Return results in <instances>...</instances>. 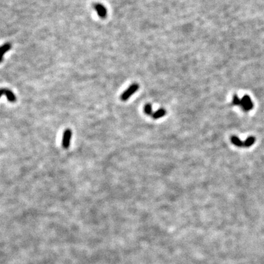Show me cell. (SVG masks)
<instances>
[{"label":"cell","instance_id":"cell-1","mask_svg":"<svg viewBox=\"0 0 264 264\" xmlns=\"http://www.w3.org/2000/svg\"><path fill=\"white\" fill-rule=\"evenodd\" d=\"M139 89V85L136 83L133 84L126 90L120 96V99L122 101H126L130 97L132 96L133 94L135 92H136Z\"/></svg>","mask_w":264,"mask_h":264},{"label":"cell","instance_id":"cell-2","mask_svg":"<svg viewBox=\"0 0 264 264\" xmlns=\"http://www.w3.org/2000/svg\"><path fill=\"white\" fill-rule=\"evenodd\" d=\"M72 131L68 129H66L62 135V147L65 149H69L71 145V141L72 139Z\"/></svg>","mask_w":264,"mask_h":264},{"label":"cell","instance_id":"cell-3","mask_svg":"<svg viewBox=\"0 0 264 264\" xmlns=\"http://www.w3.org/2000/svg\"><path fill=\"white\" fill-rule=\"evenodd\" d=\"M241 107L245 111H248L252 109L254 105L250 97L245 95L241 99Z\"/></svg>","mask_w":264,"mask_h":264},{"label":"cell","instance_id":"cell-4","mask_svg":"<svg viewBox=\"0 0 264 264\" xmlns=\"http://www.w3.org/2000/svg\"><path fill=\"white\" fill-rule=\"evenodd\" d=\"M1 95H5L8 101H9L10 102L13 103L15 102H16V96L12 92L11 90H9L8 89H1Z\"/></svg>","mask_w":264,"mask_h":264},{"label":"cell","instance_id":"cell-5","mask_svg":"<svg viewBox=\"0 0 264 264\" xmlns=\"http://www.w3.org/2000/svg\"><path fill=\"white\" fill-rule=\"evenodd\" d=\"M94 8H95L99 17H100L102 18H104V17H106L107 11V9L105 8V6L103 5H102V4H99V3L96 4Z\"/></svg>","mask_w":264,"mask_h":264},{"label":"cell","instance_id":"cell-6","mask_svg":"<svg viewBox=\"0 0 264 264\" xmlns=\"http://www.w3.org/2000/svg\"><path fill=\"white\" fill-rule=\"evenodd\" d=\"M11 48V44L9 43H6L5 44H4L1 48V62L3 61V56L4 55V54L9 51Z\"/></svg>","mask_w":264,"mask_h":264},{"label":"cell","instance_id":"cell-7","mask_svg":"<svg viewBox=\"0 0 264 264\" xmlns=\"http://www.w3.org/2000/svg\"><path fill=\"white\" fill-rule=\"evenodd\" d=\"M166 112L165 109L161 108V109H158V111H156V112L154 113V114L152 115V117H153L154 119H159L160 118L163 117L166 114Z\"/></svg>","mask_w":264,"mask_h":264},{"label":"cell","instance_id":"cell-8","mask_svg":"<svg viewBox=\"0 0 264 264\" xmlns=\"http://www.w3.org/2000/svg\"><path fill=\"white\" fill-rule=\"evenodd\" d=\"M231 142L233 144L237 147H243V142L241 141L240 139L236 136H232L230 138Z\"/></svg>","mask_w":264,"mask_h":264},{"label":"cell","instance_id":"cell-9","mask_svg":"<svg viewBox=\"0 0 264 264\" xmlns=\"http://www.w3.org/2000/svg\"><path fill=\"white\" fill-rule=\"evenodd\" d=\"M256 138L254 136H250L248 137L244 142H243V147H249L251 146L252 144L255 143Z\"/></svg>","mask_w":264,"mask_h":264},{"label":"cell","instance_id":"cell-10","mask_svg":"<svg viewBox=\"0 0 264 264\" xmlns=\"http://www.w3.org/2000/svg\"><path fill=\"white\" fill-rule=\"evenodd\" d=\"M144 112L146 114L151 116L153 115V113H152V105L150 103L146 104L144 107Z\"/></svg>","mask_w":264,"mask_h":264},{"label":"cell","instance_id":"cell-11","mask_svg":"<svg viewBox=\"0 0 264 264\" xmlns=\"http://www.w3.org/2000/svg\"><path fill=\"white\" fill-rule=\"evenodd\" d=\"M241 100L239 98V97L237 96V95L234 96L233 97V100H232V103L234 105H237V106H240L241 105Z\"/></svg>","mask_w":264,"mask_h":264}]
</instances>
